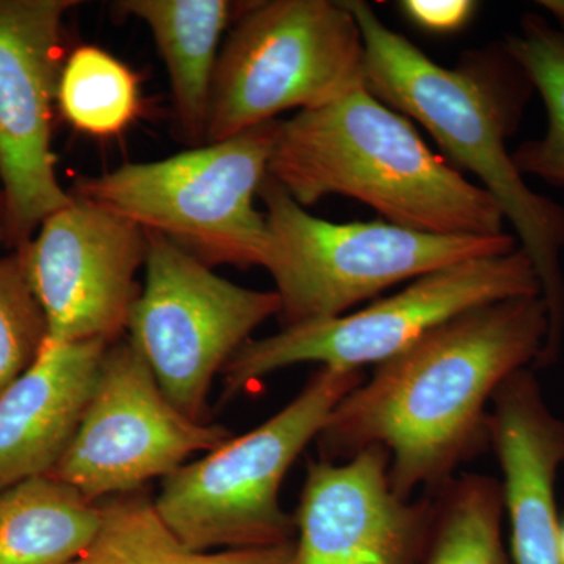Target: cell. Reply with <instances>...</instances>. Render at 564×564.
<instances>
[{"instance_id":"6da1fadb","label":"cell","mask_w":564,"mask_h":564,"mask_svg":"<svg viewBox=\"0 0 564 564\" xmlns=\"http://www.w3.org/2000/svg\"><path fill=\"white\" fill-rule=\"evenodd\" d=\"M547 334L541 295L481 304L444 322L375 366L337 403L315 440L321 459L343 463L378 445L391 456L397 496L436 492L491 448L494 393L534 366Z\"/></svg>"},{"instance_id":"7a4b0ae2","label":"cell","mask_w":564,"mask_h":564,"mask_svg":"<svg viewBox=\"0 0 564 564\" xmlns=\"http://www.w3.org/2000/svg\"><path fill=\"white\" fill-rule=\"evenodd\" d=\"M345 3L362 32L367 90L423 126L456 165L478 177L513 226L547 307V339L534 369L554 366L564 343V207L529 187L507 147L532 98V82L503 43L447 68L389 29L370 3Z\"/></svg>"},{"instance_id":"3957f363","label":"cell","mask_w":564,"mask_h":564,"mask_svg":"<svg viewBox=\"0 0 564 564\" xmlns=\"http://www.w3.org/2000/svg\"><path fill=\"white\" fill-rule=\"evenodd\" d=\"M269 176L300 206L347 196L384 221L440 236H497L505 215L366 87L280 121Z\"/></svg>"},{"instance_id":"277c9868","label":"cell","mask_w":564,"mask_h":564,"mask_svg":"<svg viewBox=\"0 0 564 564\" xmlns=\"http://www.w3.org/2000/svg\"><path fill=\"white\" fill-rule=\"evenodd\" d=\"M364 380L362 370L322 366L280 413L163 478L154 499L163 524L195 552L293 543L295 518L281 507L282 480Z\"/></svg>"},{"instance_id":"5b68a950","label":"cell","mask_w":564,"mask_h":564,"mask_svg":"<svg viewBox=\"0 0 564 564\" xmlns=\"http://www.w3.org/2000/svg\"><path fill=\"white\" fill-rule=\"evenodd\" d=\"M280 121L162 161L82 177L70 195L162 234L210 269L263 267L270 234L254 198L269 176Z\"/></svg>"},{"instance_id":"8992f818","label":"cell","mask_w":564,"mask_h":564,"mask_svg":"<svg viewBox=\"0 0 564 564\" xmlns=\"http://www.w3.org/2000/svg\"><path fill=\"white\" fill-rule=\"evenodd\" d=\"M259 195L265 203L270 234L263 269L276 284L282 328L340 317L400 282L519 248L508 232L440 236L384 220H323L270 176Z\"/></svg>"},{"instance_id":"52a82bcc","label":"cell","mask_w":564,"mask_h":564,"mask_svg":"<svg viewBox=\"0 0 564 564\" xmlns=\"http://www.w3.org/2000/svg\"><path fill=\"white\" fill-rule=\"evenodd\" d=\"M366 87V46L345 0L243 2L218 55L206 143Z\"/></svg>"},{"instance_id":"ba28073f","label":"cell","mask_w":564,"mask_h":564,"mask_svg":"<svg viewBox=\"0 0 564 564\" xmlns=\"http://www.w3.org/2000/svg\"><path fill=\"white\" fill-rule=\"evenodd\" d=\"M532 295H541L540 281L521 247L444 267L356 313L248 340L223 369V400L295 364L347 370L378 366L456 315Z\"/></svg>"},{"instance_id":"9c48e42d","label":"cell","mask_w":564,"mask_h":564,"mask_svg":"<svg viewBox=\"0 0 564 564\" xmlns=\"http://www.w3.org/2000/svg\"><path fill=\"white\" fill-rule=\"evenodd\" d=\"M147 273L128 339L166 399L193 421L207 422L212 381L259 326L280 314V296L218 276L162 234L147 232Z\"/></svg>"},{"instance_id":"30bf717a","label":"cell","mask_w":564,"mask_h":564,"mask_svg":"<svg viewBox=\"0 0 564 564\" xmlns=\"http://www.w3.org/2000/svg\"><path fill=\"white\" fill-rule=\"evenodd\" d=\"M231 437L226 426L182 414L131 340L120 339L107 348L79 430L51 475L101 502L163 480Z\"/></svg>"},{"instance_id":"8fae6325","label":"cell","mask_w":564,"mask_h":564,"mask_svg":"<svg viewBox=\"0 0 564 564\" xmlns=\"http://www.w3.org/2000/svg\"><path fill=\"white\" fill-rule=\"evenodd\" d=\"M76 0H0V193L3 240L20 250L73 202L52 152L62 35Z\"/></svg>"},{"instance_id":"7c38bea8","label":"cell","mask_w":564,"mask_h":564,"mask_svg":"<svg viewBox=\"0 0 564 564\" xmlns=\"http://www.w3.org/2000/svg\"><path fill=\"white\" fill-rule=\"evenodd\" d=\"M147 250L139 225L77 196L41 223L17 252L47 340H120L141 292L135 278Z\"/></svg>"},{"instance_id":"4fadbf2b","label":"cell","mask_w":564,"mask_h":564,"mask_svg":"<svg viewBox=\"0 0 564 564\" xmlns=\"http://www.w3.org/2000/svg\"><path fill=\"white\" fill-rule=\"evenodd\" d=\"M389 469L391 456L378 445L347 462L307 464L292 564H423L433 496L402 499Z\"/></svg>"},{"instance_id":"5bb4252c","label":"cell","mask_w":564,"mask_h":564,"mask_svg":"<svg viewBox=\"0 0 564 564\" xmlns=\"http://www.w3.org/2000/svg\"><path fill=\"white\" fill-rule=\"evenodd\" d=\"M489 440L502 470L513 564H564L555 492L564 464V421L549 408L529 367L494 393Z\"/></svg>"},{"instance_id":"9a60e30c","label":"cell","mask_w":564,"mask_h":564,"mask_svg":"<svg viewBox=\"0 0 564 564\" xmlns=\"http://www.w3.org/2000/svg\"><path fill=\"white\" fill-rule=\"evenodd\" d=\"M106 340L52 343L0 393V491L51 474L95 391Z\"/></svg>"},{"instance_id":"2e32d148","label":"cell","mask_w":564,"mask_h":564,"mask_svg":"<svg viewBox=\"0 0 564 564\" xmlns=\"http://www.w3.org/2000/svg\"><path fill=\"white\" fill-rule=\"evenodd\" d=\"M115 10L143 21L154 36L172 85L182 133L206 143L212 82L220 43L243 2L229 0H121Z\"/></svg>"},{"instance_id":"e0dca14e","label":"cell","mask_w":564,"mask_h":564,"mask_svg":"<svg viewBox=\"0 0 564 564\" xmlns=\"http://www.w3.org/2000/svg\"><path fill=\"white\" fill-rule=\"evenodd\" d=\"M102 508L54 475L0 491V564H70L98 536Z\"/></svg>"},{"instance_id":"ac0fdd59","label":"cell","mask_w":564,"mask_h":564,"mask_svg":"<svg viewBox=\"0 0 564 564\" xmlns=\"http://www.w3.org/2000/svg\"><path fill=\"white\" fill-rule=\"evenodd\" d=\"M102 525L90 547L70 564H292L295 541L274 547L195 552L155 511L147 488L101 500Z\"/></svg>"},{"instance_id":"d6986e66","label":"cell","mask_w":564,"mask_h":564,"mask_svg":"<svg viewBox=\"0 0 564 564\" xmlns=\"http://www.w3.org/2000/svg\"><path fill=\"white\" fill-rule=\"evenodd\" d=\"M432 496L434 524L423 564H511L503 544L500 480L484 474L455 475Z\"/></svg>"},{"instance_id":"ffe728a7","label":"cell","mask_w":564,"mask_h":564,"mask_svg":"<svg viewBox=\"0 0 564 564\" xmlns=\"http://www.w3.org/2000/svg\"><path fill=\"white\" fill-rule=\"evenodd\" d=\"M508 54L532 82L547 111L541 139L524 141L513 152L522 176L564 187V29L536 13L519 21L518 32L503 41Z\"/></svg>"},{"instance_id":"44dd1931","label":"cell","mask_w":564,"mask_h":564,"mask_svg":"<svg viewBox=\"0 0 564 564\" xmlns=\"http://www.w3.org/2000/svg\"><path fill=\"white\" fill-rule=\"evenodd\" d=\"M57 106L77 131L93 137L117 135L139 115V77L101 47H77L63 62Z\"/></svg>"},{"instance_id":"7402d4cb","label":"cell","mask_w":564,"mask_h":564,"mask_svg":"<svg viewBox=\"0 0 564 564\" xmlns=\"http://www.w3.org/2000/svg\"><path fill=\"white\" fill-rule=\"evenodd\" d=\"M46 339V318L13 251L0 258V393L32 366Z\"/></svg>"},{"instance_id":"603a6c76","label":"cell","mask_w":564,"mask_h":564,"mask_svg":"<svg viewBox=\"0 0 564 564\" xmlns=\"http://www.w3.org/2000/svg\"><path fill=\"white\" fill-rule=\"evenodd\" d=\"M400 9L419 28L434 33L459 31L473 18L470 0H404Z\"/></svg>"},{"instance_id":"cb8c5ba5","label":"cell","mask_w":564,"mask_h":564,"mask_svg":"<svg viewBox=\"0 0 564 564\" xmlns=\"http://www.w3.org/2000/svg\"><path fill=\"white\" fill-rule=\"evenodd\" d=\"M540 6L555 18L558 28L564 29V0H541Z\"/></svg>"},{"instance_id":"d4e9b609","label":"cell","mask_w":564,"mask_h":564,"mask_svg":"<svg viewBox=\"0 0 564 564\" xmlns=\"http://www.w3.org/2000/svg\"><path fill=\"white\" fill-rule=\"evenodd\" d=\"M3 240V203H2V193H0V243Z\"/></svg>"},{"instance_id":"484cf974","label":"cell","mask_w":564,"mask_h":564,"mask_svg":"<svg viewBox=\"0 0 564 564\" xmlns=\"http://www.w3.org/2000/svg\"><path fill=\"white\" fill-rule=\"evenodd\" d=\"M560 544H562V552L564 556V521L560 524Z\"/></svg>"}]
</instances>
